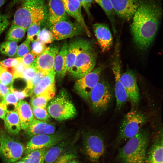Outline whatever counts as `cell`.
Segmentation results:
<instances>
[{"mask_svg":"<svg viewBox=\"0 0 163 163\" xmlns=\"http://www.w3.org/2000/svg\"><path fill=\"white\" fill-rule=\"evenodd\" d=\"M161 0H139L130 30L134 42L140 50L148 49L152 43L161 21Z\"/></svg>","mask_w":163,"mask_h":163,"instance_id":"6da1fadb","label":"cell"},{"mask_svg":"<svg viewBox=\"0 0 163 163\" xmlns=\"http://www.w3.org/2000/svg\"><path fill=\"white\" fill-rule=\"evenodd\" d=\"M150 136L146 129H141L129 139L118 151V163H144L148 149Z\"/></svg>","mask_w":163,"mask_h":163,"instance_id":"7a4b0ae2","label":"cell"},{"mask_svg":"<svg viewBox=\"0 0 163 163\" xmlns=\"http://www.w3.org/2000/svg\"><path fill=\"white\" fill-rule=\"evenodd\" d=\"M15 12L12 25L27 29L31 25L43 23L48 14L46 0H27Z\"/></svg>","mask_w":163,"mask_h":163,"instance_id":"3957f363","label":"cell"},{"mask_svg":"<svg viewBox=\"0 0 163 163\" xmlns=\"http://www.w3.org/2000/svg\"><path fill=\"white\" fill-rule=\"evenodd\" d=\"M47 109L50 117L59 121L73 118L77 113L69 93L64 88L61 89L49 102Z\"/></svg>","mask_w":163,"mask_h":163,"instance_id":"277c9868","label":"cell"},{"mask_svg":"<svg viewBox=\"0 0 163 163\" xmlns=\"http://www.w3.org/2000/svg\"><path fill=\"white\" fill-rule=\"evenodd\" d=\"M147 116L137 110H132L126 114L122 120L115 140V146L136 135L146 123Z\"/></svg>","mask_w":163,"mask_h":163,"instance_id":"5b68a950","label":"cell"},{"mask_svg":"<svg viewBox=\"0 0 163 163\" xmlns=\"http://www.w3.org/2000/svg\"><path fill=\"white\" fill-rule=\"evenodd\" d=\"M120 47V40L117 37L110 64L114 77V92L116 108L117 110H120L128 100L127 95L121 80L122 73Z\"/></svg>","mask_w":163,"mask_h":163,"instance_id":"8992f818","label":"cell"},{"mask_svg":"<svg viewBox=\"0 0 163 163\" xmlns=\"http://www.w3.org/2000/svg\"><path fill=\"white\" fill-rule=\"evenodd\" d=\"M113 96L112 89L109 83L104 80H99L92 90L88 102L94 112L101 113L109 107Z\"/></svg>","mask_w":163,"mask_h":163,"instance_id":"52a82bcc","label":"cell"},{"mask_svg":"<svg viewBox=\"0 0 163 163\" xmlns=\"http://www.w3.org/2000/svg\"><path fill=\"white\" fill-rule=\"evenodd\" d=\"M25 146L3 132L0 133V156L5 163H12L24 153Z\"/></svg>","mask_w":163,"mask_h":163,"instance_id":"ba28073f","label":"cell"},{"mask_svg":"<svg viewBox=\"0 0 163 163\" xmlns=\"http://www.w3.org/2000/svg\"><path fill=\"white\" fill-rule=\"evenodd\" d=\"M97 58L93 47L82 51L77 56L68 72L74 78L78 79L82 77L94 69Z\"/></svg>","mask_w":163,"mask_h":163,"instance_id":"9c48e42d","label":"cell"},{"mask_svg":"<svg viewBox=\"0 0 163 163\" xmlns=\"http://www.w3.org/2000/svg\"><path fill=\"white\" fill-rule=\"evenodd\" d=\"M84 141L85 152L89 159L93 163L98 162L105 151L102 135L96 131L88 132L84 134Z\"/></svg>","mask_w":163,"mask_h":163,"instance_id":"30bf717a","label":"cell"},{"mask_svg":"<svg viewBox=\"0 0 163 163\" xmlns=\"http://www.w3.org/2000/svg\"><path fill=\"white\" fill-rule=\"evenodd\" d=\"M49 30L54 40L71 38L86 33L84 28L78 23L68 19L55 23L50 27Z\"/></svg>","mask_w":163,"mask_h":163,"instance_id":"8fae6325","label":"cell"},{"mask_svg":"<svg viewBox=\"0 0 163 163\" xmlns=\"http://www.w3.org/2000/svg\"><path fill=\"white\" fill-rule=\"evenodd\" d=\"M105 67L102 65L94 68L75 82L74 86L75 90L85 100L88 102L91 93L100 80V75Z\"/></svg>","mask_w":163,"mask_h":163,"instance_id":"7c38bea8","label":"cell"},{"mask_svg":"<svg viewBox=\"0 0 163 163\" xmlns=\"http://www.w3.org/2000/svg\"><path fill=\"white\" fill-rule=\"evenodd\" d=\"M66 136L64 133L59 131L51 134L33 136L25 147L24 153L26 155L35 149L49 148L62 141Z\"/></svg>","mask_w":163,"mask_h":163,"instance_id":"4fadbf2b","label":"cell"},{"mask_svg":"<svg viewBox=\"0 0 163 163\" xmlns=\"http://www.w3.org/2000/svg\"><path fill=\"white\" fill-rule=\"evenodd\" d=\"M121 80L127 95L128 100L132 105L137 107L140 98L136 73L131 69H127L122 74Z\"/></svg>","mask_w":163,"mask_h":163,"instance_id":"5bb4252c","label":"cell"},{"mask_svg":"<svg viewBox=\"0 0 163 163\" xmlns=\"http://www.w3.org/2000/svg\"><path fill=\"white\" fill-rule=\"evenodd\" d=\"M60 49L54 45L47 47L43 53L35 58L32 65L37 71L47 75L53 69L55 57Z\"/></svg>","mask_w":163,"mask_h":163,"instance_id":"9a60e30c","label":"cell"},{"mask_svg":"<svg viewBox=\"0 0 163 163\" xmlns=\"http://www.w3.org/2000/svg\"><path fill=\"white\" fill-rule=\"evenodd\" d=\"M116 15L124 21L132 19L137 8L139 0H110Z\"/></svg>","mask_w":163,"mask_h":163,"instance_id":"2e32d148","label":"cell"},{"mask_svg":"<svg viewBox=\"0 0 163 163\" xmlns=\"http://www.w3.org/2000/svg\"><path fill=\"white\" fill-rule=\"evenodd\" d=\"M93 42L82 38H78L72 41L68 45L66 55L67 72L72 66L78 55L82 51L92 48Z\"/></svg>","mask_w":163,"mask_h":163,"instance_id":"e0dca14e","label":"cell"},{"mask_svg":"<svg viewBox=\"0 0 163 163\" xmlns=\"http://www.w3.org/2000/svg\"><path fill=\"white\" fill-rule=\"evenodd\" d=\"M163 128L160 126L155 133L152 143L148 149L144 163H163Z\"/></svg>","mask_w":163,"mask_h":163,"instance_id":"ac0fdd59","label":"cell"},{"mask_svg":"<svg viewBox=\"0 0 163 163\" xmlns=\"http://www.w3.org/2000/svg\"><path fill=\"white\" fill-rule=\"evenodd\" d=\"M48 14L46 25L50 27L59 21L68 19L62 0H47Z\"/></svg>","mask_w":163,"mask_h":163,"instance_id":"d6986e66","label":"cell"},{"mask_svg":"<svg viewBox=\"0 0 163 163\" xmlns=\"http://www.w3.org/2000/svg\"><path fill=\"white\" fill-rule=\"evenodd\" d=\"M92 27L102 51L105 52L109 50L113 45V38L108 27L104 24L96 23L93 24Z\"/></svg>","mask_w":163,"mask_h":163,"instance_id":"ffe728a7","label":"cell"},{"mask_svg":"<svg viewBox=\"0 0 163 163\" xmlns=\"http://www.w3.org/2000/svg\"><path fill=\"white\" fill-rule=\"evenodd\" d=\"M65 9L67 14L74 18L84 28L87 36L90 37L91 33L88 29L82 12V5L78 0H62Z\"/></svg>","mask_w":163,"mask_h":163,"instance_id":"44dd1931","label":"cell"},{"mask_svg":"<svg viewBox=\"0 0 163 163\" xmlns=\"http://www.w3.org/2000/svg\"><path fill=\"white\" fill-rule=\"evenodd\" d=\"M68 45L67 43H64L55 57L53 69L56 76L59 79H62L67 72L66 55Z\"/></svg>","mask_w":163,"mask_h":163,"instance_id":"7402d4cb","label":"cell"},{"mask_svg":"<svg viewBox=\"0 0 163 163\" xmlns=\"http://www.w3.org/2000/svg\"><path fill=\"white\" fill-rule=\"evenodd\" d=\"M55 130L54 125L34 118L26 132L31 137L37 135L53 134L55 133Z\"/></svg>","mask_w":163,"mask_h":163,"instance_id":"603a6c76","label":"cell"},{"mask_svg":"<svg viewBox=\"0 0 163 163\" xmlns=\"http://www.w3.org/2000/svg\"><path fill=\"white\" fill-rule=\"evenodd\" d=\"M16 110L20 120L21 128L26 130L34 118L32 108L27 102L21 100L18 102Z\"/></svg>","mask_w":163,"mask_h":163,"instance_id":"cb8c5ba5","label":"cell"},{"mask_svg":"<svg viewBox=\"0 0 163 163\" xmlns=\"http://www.w3.org/2000/svg\"><path fill=\"white\" fill-rule=\"evenodd\" d=\"M55 73L54 69L45 75L33 89L31 96L39 95L45 91L56 87Z\"/></svg>","mask_w":163,"mask_h":163,"instance_id":"d4e9b609","label":"cell"},{"mask_svg":"<svg viewBox=\"0 0 163 163\" xmlns=\"http://www.w3.org/2000/svg\"><path fill=\"white\" fill-rule=\"evenodd\" d=\"M4 120L5 128L8 133L14 135L19 133L21 127L20 120L16 110L7 111Z\"/></svg>","mask_w":163,"mask_h":163,"instance_id":"484cf974","label":"cell"},{"mask_svg":"<svg viewBox=\"0 0 163 163\" xmlns=\"http://www.w3.org/2000/svg\"><path fill=\"white\" fill-rule=\"evenodd\" d=\"M56 87L50 89L37 96L31 97L32 107L46 108L49 102L55 95Z\"/></svg>","mask_w":163,"mask_h":163,"instance_id":"4316f807","label":"cell"},{"mask_svg":"<svg viewBox=\"0 0 163 163\" xmlns=\"http://www.w3.org/2000/svg\"><path fill=\"white\" fill-rule=\"evenodd\" d=\"M62 141L47 149L44 163H53L62 154L68 144V142Z\"/></svg>","mask_w":163,"mask_h":163,"instance_id":"83f0119b","label":"cell"},{"mask_svg":"<svg viewBox=\"0 0 163 163\" xmlns=\"http://www.w3.org/2000/svg\"><path fill=\"white\" fill-rule=\"evenodd\" d=\"M102 8L108 19L114 35L117 33L115 25V13L110 0H94Z\"/></svg>","mask_w":163,"mask_h":163,"instance_id":"f1b7e54d","label":"cell"},{"mask_svg":"<svg viewBox=\"0 0 163 163\" xmlns=\"http://www.w3.org/2000/svg\"><path fill=\"white\" fill-rule=\"evenodd\" d=\"M48 148L34 150L26 154L20 161L24 163H44L45 154Z\"/></svg>","mask_w":163,"mask_h":163,"instance_id":"f546056e","label":"cell"},{"mask_svg":"<svg viewBox=\"0 0 163 163\" xmlns=\"http://www.w3.org/2000/svg\"><path fill=\"white\" fill-rule=\"evenodd\" d=\"M27 29L17 26L11 25L7 36V41L16 42L21 41L24 36Z\"/></svg>","mask_w":163,"mask_h":163,"instance_id":"4dcf8cb0","label":"cell"},{"mask_svg":"<svg viewBox=\"0 0 163 163\" xmlns=\"http://www.w3.org/2000/svg\"><path fill=\"white\" fill-rule=\"evenodd\" d=\"M18 47L17 42L6 41L0 45V52L3 55L12 57L16 55Z\"/></svg>","mask_w":163,"mask_h":163,"instance_id":"1f68e13d","label":"cell"},{"mask_svg":"<svg viewBox=\"0 0 163 163\" xmlns=\"http://www.w3.org/2000/svg\"><path fill=\"white\" fill-rule=\"evenodd\" d=\"M37 71L36 68L31 65L26 67L22 75V78L26 81V87L32 90V81Z\"/></svg>","mask_w":163,"mask_h":163,"instance_id":"d6a6232c","label":"cell"},{"mask_svg":"<svg viewBox=\"0 0 163 163\" xmlns=\"http://www.w3.org/2000/svg\"><path fill=\"white\" fill-rule=\"evenodd\" d=\"M36 40L45 45L50 44L54 41L50 30L45 28L40 30L37 35Z\"/></svg>","mask_w":163,"mask_h":163,"instance_id":"836d02e7","label":"cell"},{"mask_svg":"<svg viewBox=\"0 0 163 163\" xmlns=\"http://www.w3.org/2000/svg\"><path fill=\"white\" fill-rule=\"evenodd\" d=\"M14 80L13 74L2 67L0 72V82L11 87Z\"/></svg>","mask_w":163,"mask_h":163,"instance_id":"e575fe53","label":"cell"},{"mask_svg":"<svg viewBox=\"0 0 163 163\" xmlns=\"http://www.w3.org/2000/svg\"><path fill=\"white\" fill-rule=\"evenodd\" d=\"M32 42L31 52L36 58L46 50L47 47L37 40H34Z\"/></svg>","mask_w":163,"mask_h":163,"instance_id":"d590c367","label":"cell"},{"mask_svg":"<svg viewBox=\"0 0 163 163\" xmlns=\"http://www.w3.org/2000/svg\"><path fill=\"white\" fill-rule=\"evenodd\" d=\"M34 116L40 120L46 122L49 120L50 116L46 108L32 107Z\"/></svg>","mask_w":163,"mask_h":163,"instance_id":"8d00e7d4","label":"cell"},{"mask_svg":"<svg viewBox=\"0 0 163 163\" xmlns=\"http://www.w3.org/2000/svg\"><path fill=\"white\" fill-rule=\"evenodd\" d=\"M76 158L74 153L67 152L62 154L53 163H79Z\"/></svg>","mask_w":163,"mask_h":163,"instance_id":"74e56055","label":"cell"},{"mask_svg":"<svg viewBox=\"0 0 163 163\" xmlns=\"http://www.w3.org/2000/svg\"><path fill=\"white\" fill-rule=\"evenodd\" d=\"M42 24H35L31 25L28 28L26 40L30 43L34 40V37L37 35L40 30Z\"/></svg>","mask_w":163,"mask_h":163,"instance_id":"f35d334b","label":"cell"},{"mask_svg":"<svg viewBox=\"0 0 163 163\" xmlns=\"http://www.w3.org/2000/svg\"><path fill=\"white\" fill-rule=\"evenodd\" d=\"M10 91L19 100H21L26 97L31 96L32 90L26 87L22 90H17L13 88V86L11 87Z\"/></svg>","mask_w":163,"mask_h":163,"instance_id":"ab89813d","label":"cell"},{"mask_svg":"<svg viewBox=\"0 0 163 163\" xmlns=\"http://www.w3.org/2000/svg\"><path fill=\"white\" fill-rule=\"evenodd\" d=\"M22 60V58H9L0 62V65L2 67L7 69L14 67Z\"/></svg>","mask_w":163,"mask_h":163,"instance_id":"60d3db41","label":"cell"},{"mask_svg":"<svg viewBox=\"0 0 163 163\" xmlns=\"http://www.w3.org/2000/svg\"><path fill=\"white\" fill-rule=\"evenodd\" d=\"M30 42L25 40L18 47L16 53L17 57L22 58L24 55L30 52Z\"/></svg>","mask_w":163,"mask_h":163,"instance_id":"b9f144b4","label":"cell"},{"mask_svg":"<svg viewBox=\"0 0 163 163\" xmlns=\"http://www.w3.org/2000/svg\"><path fill=\"white\" fill-rule=\"evenodd\" d=\"M18 100L15 96L10 91L6 95L2 102L4 103L6 107L11 105L16 108L18 103Z\"/></svg>","mask_w":163,"mask_h":163,"instance_id":"7bdbcfd3","label":"cell"},{"mask_svg":"<svg viewBox=\"0 0 163 163\" xmlns=\"http://www.w3.org/2000/svg\"><path fill=\"white\" fill-rule=\"evenodd\" d=\"M26 67L22 60L17 66L13 67V75L14 80L15 78H22L23 72Z\"/></svg>","mask_w":163,"mask_h":163,"instance_id":"ee69618b","label":"cell"},{"mask_svg":"<svg viewBox=\"0 0 163 163\" xmlns=\"http://www.w3.org/2000/svg\"><path fill=\"white\" fill-rule=\"evenodd\" d=\"M36 58L35 56L30 51L22 57V62L26 67L32 64Z\"/></svg>","mask_w":163,"mask_h":163,"instance_id":"f6af8a7d","label":"cell"},{"mask_svg":"<svg viewBox=\"0 0 163 163\" xmlns=\"http://www.w3.org/2000/svg\"><path fill=\"white\" fill-rule=\"evenodd\" d=\"M9 23L8 16L0 14V35L7 28Z\"/></svg>","mask_w":163,"mask_h":163,"instance_id":"bcb514c9","label":"cell"},{"mask_svg":"<svg viewBox=\"0 0 163 163\" xmlns=\"http://www.w3.org/2000/svg\"><path fill=\"white\" fill-rule=\"evenodd\" d=\"M46 75L41 72L39 71H37L32 81L33 89Z\"/></svg>","mask_w":163,"mask_h":163,"instance_id":"7dc6e473","label":"cell"},{"mask_svg":"<svg viewBox=\"0 0 163 163\" xmlns=\"http://www.w3.org/2000/svg\"><path fill=\"white\" fill-rule=\"evenodd\" d=\"M10 91V87L0 82V97L2 98V101L6 95Z\"/></svg>","mask_w":163,"mask_h":163,"instance_id":"c3c4849f","label":"cell"},{"mask_svg":"<svg viewBox=\"0 0 163 163\" xmlns=\"http://www.w3.org/2000/svg\"><path fill=\"white\" fill-rule=\"evenodd\" d=\"M7 111L5 105L2 102L0 103V118L4 119Z\"/></svg>","mask_w":163,"mask_h":163,"instance_id":"681fc988","label":"cell"},{"mask_svg":"<svg viewBox=\"0 0 163 163\" xmlns=\"http://www.w3.org/2000/svg\"><path fill=\"white\" fill-rule=\"evenodd\" d=\"M81 3L82 6L84 8L87 15L88 17L91 18L92 15L90 11H89L88 9L86 4L84 0H78Z\"/></svg>","mask_w":163,"mask_h":163,"instance_id":"f907efd6","label":"cell"},{"mask_svg":"<svg viewBox=\"0 0 163 163\" xmlns=\"http://www.w3.org/2000/svg\"><path fill=\"white\" fill-rule=\"evenodd\" d=\"M27 0H13L11 3L10 4V7L11 8L14 5L21 2H24Z\"/></svg>","mask_w":163,"mask_h":163,"instance_id":"816d5d0a","label":"cell"},{"mask_svg":"<svg viewBox=\"0 0 163 163\" xmlns=\"http://www.w3.org/2000/svg\"><path fill=\"white\" fill-rule=\"evenodd\" d=\"M88 10L90 11V8L91 4L93 2L94 0H84Z\"/></svg>","mask_w":163,"mask_h":163,"instance_id":"f5cc1de1","label":"cell"},{"mask_svg":"<svg viewBox=\"0 0 163 163\" xmlns=\"http://www.w3.org/2000/svg\"><path fill=\"white\" fill-rule=\"evenodd\" d=\"M6 0H0V7L2 6L5 2Z\"/></svg>","mask_w":163,"mask_h":163,"instance_id":"db71d44e","label":"cell"},{"mask_svg":"<svg viewBox=\"0 0 163 163\" xmlns=\"http://www.w3.org/2000/svg\"><path fill=\"white\" fill-rule=\"evenodd\" d=\"M24 163L23 162H22V161H20L18 162H13V163Z\"/></svg>","mask_w":163,"mask_h":163,"instance_id":"11a10c76","label":"cell"},{"mask_svg":"<svg viewBox=\"0 0 163 163\" xmlns=\"http://www.w3.org/2000/svg\"><path fill=\"white\" fill-rule=\"evenodd\" d=\"M1 68H2V67L1 66V65H0V71H1Z\"/></svg>","mask_w":163,"mask_h":163,"instance_id":"9f6ffc18","label":"cell"}]
</instances>
